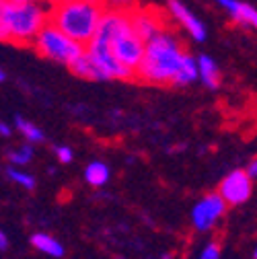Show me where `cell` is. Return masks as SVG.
Instances as JSON below:
<instances>
[{
	"label": "cell",
	"instance_id": "6da1fadb",
	"mask_svg": "<svg viewBox=\"0 0 257 259\" xmlns=\"http://www.w3.org/2000/svg\"><path fill=\"white\" fill-rule=\"evenodd\" d=\"M105 9V5L93 3V0H62V3L48 5V17L50 25L87 48L97 33Z\"/></svg>",
	"mask_w": 257,
	"mask_h": 259
},
{
	"label": "cell",
	"instance_id": "7a4b0ae2",
	"mask_svg": "<svg viewBox=\"0 0 257 259\" xmlns=\"http://www.w3.org/2000/svg\"><path fill=\"white\" fill-rule=\"evenodd\" d=\"M183 58H185V52L179 39L171 31H163L160 35H156L146 44L142 64L136 70L134 78L148 84H158V87L173 84V78L181 66Z\"/></svg>",
	"mask_w": 257,
	"mask_h": 259
},
{
	"label": "cell",
	"instance_id": "3957f363",
	"mask_svg": "<svg viewBox=\"0 0 257 259\" xmlns=\"http://www.w3.org/2000/svg\"><path fill=\"white\" fill-rule=\"evenodd\" d=\"M50 23L48 7L31 0H7V27L11 44H33L39 31Z\"/></svg>",
	"mask_w": 257,
	"mask_h": 259
},
{
	"label": "cell",
	"instance_id": "277c9868",
	"mask_svg": "<svg viewBox=\"0 0 257 259\" xmlns=\"http://www.w3.org/2000/svg\"><path fill=\"white\" fill-rule=\"evenodd\" d=\"M31 46L35 48V52L39 56H44L52 62L64 64V66H70L74 60H78L84 54V46L72 41L70 37H66L60 29H56L50 23L39 31V35L33 39Z\"/></svg>",
	"mask_w": 257,
	"mask_h": 259
},
{
	"label": "cell",
	"instance_id": "5b68a950",
	"mask_svg": "<svg viewBox=\"0 0 257 259\" xmlns=\"http://www.w3.org/2000/svg\"><path fill=\"white\" fill-rule=\"evenodd\" d=\"M109 50L113 54V58L121 64L125 70H130L134 76H136V70L140 68L142 64V58H144V50H146V44L134 33L132 29L123 31L121 35H117L111 44H109Z\"/></svg>",
	"mask_w": 257,
	"mask_h": 259
},
{
	"label": "cell",
	"instance_id": "8992f818",
	"mask_svg": "<svg viewBox=\"0 0 257 259\" xmlns=\"http://www.w3.org/2000/svg\"><path fill=\"white\" fill-rule=\"evenodd\" d=\"M216 193L224 200L227 206H239L251 198L253 181L247 177L245 169H237V171H231L227 177H222Z\"/></svg>",
	"mask_w": 257,
	"mask_h": 259
},
{
	"label": "cell",
	"instance_id": "52a82bcc",
	"mask_svg": "<svg viewBox=\"0 0 257 259\" xmlns=\"http://www.w3.org/2000/svg\"><path fill=\"white\" fill-rule=\"evenodd\" d=\"M224 210H227L224 200L218 196L216 191H212V193H208V196H204L194 208H191V224H194L196 231L206 233L222 218Z\"/></svg>",
	"mask_w": 257,
	"mask_h": 259
},
{
	"label": "cell",
	"instance_id": "ba28073f",
	"mask_svg": "<svg viewBox=\"0 0 257 259\" xmlns=\"http://www.w3.org/2000/svg\"><path fill=\"white\" fill-rule=\"evenodd\" d=\"M127 29H132L130 11H125V9H105V13L99 21V27H97V33H95V37L91 41L109 46L117 35H121Z\"/></svg>",
	"mask_w": 257,
	"mask_h": 259
},
{
	"label": "cell",
	"instance_id": "9c48e42d",
	"mask_svg": "<svg viewBox=\"0 0 257 259\" xmlns=\"http://www.w3.org/2000/svg\"><path fill=\"white\" fill-rule=\"evenodd\" d=\"M84 54H87L95 64H97V66L103 70V74H105L109 80H115V78H119V80H130V78H134V74H132L130 70H125L121 64L113 58L109 46L91 41V44L84 48Z\"/></svg>",
	"mask_w": 257,
	"mask_h": 259
},
{
	"label": "cell",
	"instance_id": "30bf717a",
	"mask_svg": "<svg viewBox=\"0 0 257 259\" xmlns=\"http://www.w3.org/2000/svg\"><path fill=\"white\" fill-rule=\"evenodd\" d=\"M130 25H132V31L144 44H148L150 39H154L165 31V23L160 19V15L150 9L130 11Z\"/></svg>",
	"mask_w": 257,
	"mask_h": 259
},
{
	"label": "cell",
	"instance_id": "8fae6325",
	"mask_svg": "<svg viewBox=\"0 0 257 259\" xmlns=\"http://www.w3.org/2000/svg\"><path fill=\"white\" fill-rule=\"evenodd\" d=\"M167 7H169V11H171L173 19H175V21L187 31V33L196 39V41H204V39L208 37L204 23H202L194 13H191L183 3H179V0H171Z\"/></svg>",
	"mask_w": 257,
	"mask_h": 259
},
{
	"label": "cell",
	"instance_id": "7c38bea8",
	"mask_svg": "<svg viewBox=\"0 0 257 259\" xmlns=\"http://www.w3.org/2000/svg\"><path fill=\"white\" fill-rule=\"evenodd\" d=\"M218 7L227 11V15L233 21L257 29V9L255 7L247 5V3H241V0H220Z\"/></svg>",
	"mask_w": 257,
	"mask_h": 259
},
{
	"label": "cell",
	"instance_id": "4fadbf2b",
	"mask_svg": "<svg viewBox=\"0 0 257 259\" xmlns=\"http://www.w3.org/2000/svg\"><path fill=\"white\" fill-rule=\"evenodd\" d=\"M68 68H70V72H72L76 78H82V80H109V78L103 74V70H101L87 54H82L78 60H74Z\"/></svg>",
	"mask_w": 257,
	"mask_h": 259
},
{
	"label": "cell",
	"instance_id": "5bb4252c",
	"mask_svg": "<svg viewBox=\"0 0 257 259\" xmlns=\"http://www.w3.org/2000/svg\"><path fill=\"white\" fill-rule=\"evenodd\" d=\"M198 80L204 82L208 89H218L220 87V70L216 66V62L210 56H200L198 60Z\"/></svg>",
	"mask_w": 257,
	"mask_h": 259
},
{
	"label": "cell",
	"instance_id": "9a60e30c",
	"mask_svg": "<svg viewBox=\"0 0 257 259\" xmlns=\"http://www.w3.org/2000/svg\"><path fill=\"white\" fill-rule=\"evenodd\" d=\"M109 177H111V169L107 163H103V160H93V163H89L84 167V181L93 187L107 185Z\"/></svg>",
	"mask_w": 257,
	"mask_h": 259
},
{
	"label": "cell",
	"instance_id": "2e32d148",
	"mask_svg": "<svg viewBox=\"0 0 257 259\" xmlns=\"http://www.w3.org/2000/svg\"><path fill=\"white\" fill-rule=\"evenodd\" d=\"M31 245H33L37 251L50 255V257H56V259L64 257V245L48 233H35L33 237H31Z\"/></svg>",
	"mask_w": 257,
	"mask_h": 259
},
{
	"label": "cell",
	"instance_id": "e0dca14e",
	"mask_svg": "<svg viewBox=\"0 0 257 259\" xmlns=\"http://www.w3.org/2000/svg\"><path fill=\"white\" fill-rule=\"evenodd\" d=\"M196 80H198V62H196V58L185 54L181 66H179V70L173 78V87H187V84L196 82Z\"/></svg>",
	"mask_w": 257,
	"mask_h": 259
},
{
	"label": "cell",
	"instance_id": "ac0fdd59",
	"mask_svg": "<svg viewBox=\"0 0 257 259\" xmlns=\"http://www.w3.org/2000/svg\"><path fill=\"white\" fill-rule=\"evenodd\" d=\"M15 127L19 130L21 136H23L29 144H37V142H41V140L46 138L39 125H35L33 121H29V119H25V117H21V115L15 117Z\"/></svg>",
	"mask_w": 257,
	"mask_h": 259
},
{
	"label": "cell",
	"instance_id": "d6986e66",
	"mask_svg": "<svg viewBox=\"0 0 257 259\" xmlns=\"http://www.w3.org/2000/svg\"><path fill=\"white\" fill-rule=\"evenodd\" d=\"M33 154H35L33 146H31V144H23V146H19V148H15V150L9 152V160H11L13 165H17V167H23V165H29L31 160H33Z\"/></svg>",
	"mask_w": 257,
	"mask_h": 259
},
{
	"label": "cell",
	"instance_id": "ffe728a7",
	"mask_svg": "<svg viewBox=\"0 0 257 259\" xmlns=\"http://www.w3.org/2000/svg\"><path fill=\"white\" fill-rule=\"evenodd\" d=\"M7 175H9V179L11 181H15L17 185H21L23 189H35V177L31 175V173H27V171H23V169H17V167H9L7 169Z\"/></svg>",
	"mask_w": 257,
	"mask_h": 259
},
{
	"label": "cell",
	"instance_id": "44dd1931",
	"mask_svg": "<svg viewBox=\"0 0 257 259\" xmlns=\"http://www.w3.org/2000/svg\"><path fill=\"white\" fill-rule=\"evenodd\" d=\"M0 41H11L7 27V0H0Z\"/></svg>",
	"mask_w": 257,
	"mask_h": 259
},
{
	"label": "cell",
	"instance_id": "7402d4cb",
	"mask_svg": "<svg viewBox=\"0 0 257 259\" xmlns=\"http://www.w3.org/2000/svg\"><path fill=\"white\" fill-rule=\"evenodd\" d=\"M54 152H56V158L60 160V163H64V165H68L70 163V160L74 158V152H72V148L70 146H56L54 148Z\"/></svg>",
	"mask_w": 257,
	"mask_h": 259
},
{
	"label": "cell",
	"instance_id": "603a6c76",
	"mask_svg": "<svg viewBox=\"0 0 257 259\" xmlns=\"http://www.w3.org/2000/svg\"><path fill=\"white\" fill-rule=\"evenodd\" d=\"M200 259H220V247H218V243L210 241L204 247V251L200 253Z\"/></svg>",
	"mask_w": 257,
	"mask_h": 259
},
{
	"label": "cell",
	"instance_id": "cb8c5ba5",
	"mask_svg": "<svg viewBox=\"0 0 257 259\" xmlns=\"http://www.w3.org/2000/svg\"><path fill=\"white\" fill-rule=\"evenodd\" d=\"M245 173H247V177H249L251 181H257V158H253V160H251V163L247 165Z\"/></svg>",
	"mask_w": 257,
	"mask_h": 259
},
{
	"label": "cell",
	"instance_id": "d4e9b609",
	"mask_svg": "<svg viewBox=\"0 0 257 259\" xmlns=\"http://www.w3.org/2000/svg\"><path fill=\"white\" fill-rule=\"evenodd\" d=\"M13 134V127L9 125V123H5V121H0V136H5V138H9Z\"/></svg>",
	"mask_w": 257,
	"mask_h": 259
},
{
	"label": "cell",
	"instance_id": "484cf974",
	"mask_svg": "<svg viewBox=\"0 0 257 259\" xmlns=\"http://www.w3.org/2000/svg\"><path fill=\"white\" fill-rule=\"evenodd\" d=\"M7 249H9V239L3 231H0V251H7Z\"/></svg>",
	"mask_w": 257,
	"mask_h": 259
},
{
	"label": "cell",
	"instance_id": "4316f807",
	"mask_svg": "<svg viewBox=\"0 0 257 259\" xmlns=\"http://www.w3.org/2000/svg\"><path fill=\"white\" fill-rule=\"evenodd\" d=\"M5 80H7V74H5L3 68H0V82H5Z\"/></svg>",
	"mask_w": 257,
	"mask_h": 259
},
{
	"label": "cell",
	"instance_id": "83f0119b",
	"mask_svg": "<svg viewBox=\"0 0 257 259\" xmlns=\"http://www.w3.org/2000/svg\"><path fill=\"white\" fill-rule=\"evenodd\" d=\"M253 259H257V249H255V251H253Z\"/></svg>",
	"mask_w": 257,
	"mask_h": 259
}]
</instances>
